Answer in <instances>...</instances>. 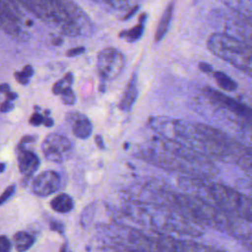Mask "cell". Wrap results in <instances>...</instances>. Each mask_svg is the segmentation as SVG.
<instances>
[{
    "label": "cell",
    "instance_id": "cell-1",
    "mask_svg": "<svg viewBox=\"0 0 252 252\" xmlns=\"http://www.w3.org/2000/svg\"><path fill=\"white\" fill-rule=\"evenodd\" d=\"M150 124L163 138L182 143L209 158L235 163L244 170H251L250 149L218 128L165 117H155Z\"/></svg>",
    "mask_w": 252,
    "mask_h": 252
},
{
    "label": "cell",
    "instance_id": "cell-2",
    "mask_svg": "<svg viewBox=\"0 0 252 252\" xmlns=\"http://www.w3.org/2000/svg\"><path fill=\"white\" fill-rule=\"evenodd\" d=\"M134 155L151 164L182 173L186 177L210 180L219 173V168L208 157L182 143L163 137L138 145Z\"/></svg>",
    "mask_w": 252,
    "mask_h": 252
},
{
    "label": "cell",
    "instance_id": "cell-3",
    "mask_svg": "<svg viewBox=\"0 0 252 252\" xmlns=\"http://www.w3.org/2000/svg\"><path fill=\"white\" fill-rule=\"evenodd\" d=\"M20 4L46 24L58 27L68 36L80 35L91 26L85 12L71 1L32 0L21 1Z\"/></svg>",
    "mask_w": 252,
    "mask_h": 252
},
{
    "label": "cell",
    "instance_id": "cell-4",
    "mask_svg": "<svg viewBox=\"0 0 252 252\" xmlns=\"http://www.w3.org/2000/svg\"><path fill=\"white\" fill-rule=\"evenodd\" d=\"M125 205L127 214L138 222L173 232L191 233L197 230L189 219L172 207L129 200Z\"/></svg>",
    "mask_w": 252,
    "mask_h": 252
},
{
    "label": "cell",
    "instance_id": "cell-5",
    "mask_svg": "<svg viewBox=\"0 0 252 252\" xmlns=\"http://www.w3.org/2000/svg\"><path fill=\"white\" fill-rule=\"evenodd\" d=\"M209 50L238 70L251 75L252 53L250 45L227 33L215 32L207 41Z\"/></svg>",
    "mask_w": 252,
    "mask_h": 252
},
{
    "label": "cell",
    "instance_id": "cell-6",
    "mask_svg": "<svg viewBox=\"0 0 252 252\" xmlns=\"http://www.w3.org/2000/svg\"><path fill=\"white\" fill-rule=\"evenodd\" d=\"M74 145L69 138L58 133L48 134L42 144L41 152L48 161L61 163L69 159L73 154Z\"/></svg>",
    "mask_w": 252,
    "mask_h": 252
},
{
    "label": "cell",
    "instance_id": "cell-7",
    "mask_svg": "<svg viewBox=\"0 0 252 252\" xmlns=\"http://www.w3.org/2000/svg\"><path fill=\"white\" fill-rule=\"evenodd\" d=\"M125 66V57L114 47H105L97 55L96 67L100 78L111 81L117 78Z\"/></svg>",
    "mask_w": 252,
    "mask_h": 252
},
{
    "label": "cell",
    "instance_id": "cell-8",
    "mask_svg": "<svg viewBox=\"0 0 252 252\" xmlns=\"http://www.w3.org/2000/svg\"><path fill=\"white\" fill-rule=\"evenodd\" d=\"M22 19L23 14L15 3L0 1V29L18 40L28 38V34L21 27Z\"/></svg>",
    "mask_w": 252,
    "mask_h": 252
},
{
    "label": "cell",
    "instance_id": "cell-9",
    "mask_svg": "<svg viewBox=\"0 0 252 252\" xmlns=\"http://www.w3.org/2000/svg\"><path fill=\"white\" fill-rule=\"evenodd\" d=\"M206 94L210 97L212 101H215V103H217L219 106L227 110L238 119L244 122L246 121L248 124H250L252 113L249 106L213 89H207Z\"/></svg>",
    "mask_w": 252,
    "mask_h": 252
},
{
    "label": "cell",
    "instance_id": "cell-10",
    "mask_svg": "<svg viewBox=\"0 0 252 252\" xmlns=\"http://www.w3.org/2000/svg\"><path fill=\"white\" fill-rule=\"evenodd\" d=\"M61 177L54 170H44L37 174L32 182V191L39 197L49 196L59 190Z\"/></svg>",
    "mask_w": 252,
    "mask_h": 252
},
{
    "label": "cell",
    "instance_id": "cell-11",
    "mask_svg": "<svg viewBox=\"0 0 252 252\" xmlns=\"http://www.w3.org/2000/svg\"><path fill=\"white\" fill-rule=\"evenodd\" d=\"M67 121L69 122L71 131L75 137L86 140L92 135L93 124L85 114L80 112H70L67 114Z\"/></svg>",
    "mask_w": 252,
    "mask_h": 252
},
{
    "label": "cell",
    "instance_id": "cell-12",
    "mask_svg": "<svg viewBox=\"0 0 252 252\" xmlns=\"http://www.w3.org/2000/svg\"><path fill=\"white\" fill-rule=\"evenodd\" d=\"M18 164L21 173L29 178L38 168L39 158L33 152L27 150L23 145L19 144Z\"/></svg>",
    "mask_w": 252,
    "mask_h": 252
},
{
    "label": "cell",
    "instance_id": "cell-13",
    "mask_svg": "<svg viewBox=\"0 0 252 252\" xmlns=\"http://www.w3.org/2000/svg\"><path fill=\"white\" fill-rule=\"evenodd\" d=\"M73 83V74L71 72H68L65 74V76L57 81L53 87L52 92L54 94L61 95L63 103L67 105H72L76 102V95L71 88Z\"/></svg>",
    "mask_w": 252,
    "mask_h": 252
},
{
    "label": "cell",
    "instance_id": "cell-14",
    "mask_svg": "<svg viewBox=\"0 0 252 252\" xmlns=\"http://www.w3.org/2000/svg\"><path fill=\"white\" fill-rule=\"evenodd\" d=\"M138 96V78H137V72L133 73L126 89L123 93V95L121 97L119 107L122 111L129 112L131 111L136 99Z\"/></svg>",
    "mask_w": 252,
    "mask_h": 252
},
{
    "label": "cell",
    "instance_id": "cell-15",
    "mask_svg": "<svg viewBox=\"0 0 252 252\" xmlns=\"http://www.w3.org/2000/svg\"><path fill=\"white\" fill-rule=\"evenodd\" d=\"M173 8H174V3H169L166 6V8L164 9V11L159 19L158 26L156 33H155L156 41H160L162 39V37L165 35V33L167 32L170 22H171V18H172Z\"/></svg>",
    "mask_w": 252,
    "mask_h": 252
},
{
    "label": "cell",
    "instance_id": "cell-16",
    "mask_svg": "<svg viewBox=\"0 0 252 252\" xmlns=\"http://www.w3.org/2000/svg\"><path fill=\"white\" fill-rule=\"evenodd\" d=\"M146 20H147V14L144 13V14L141 15V17L139 19L138 25H136L135 27H133V28H131L129 30L122 31L119 33V36L121 38L125 39L126 41H129V42H134V41L138 40L143 35Z\"/></svg>",
    "mask_w": 252,
    "mask_h": 252
},
{
    "label": "cell",
    "instance_id": "cell-17",
    "mask_svg": "<svg viewBox=\"0 0 252 252\" xmlns=\"http://www.w3.org/2000/svg\"><path fill=\"white\" fill-rule=\"evenodd\" d=\"M50 207L57 213L66 214L73 209L74 202L71 196L65 193H61L50 201Z\"/></svg>",
    "mask_w": 252,
    "mask_h": 252
},
{
    "label": "cell",
    "instance_id": "cell-18",
    "mask_svg": "<svg viewBox=\"0 0 252 252\" xmlns=\"http://www.w3.org/2000/svg\"><path fill=\"white\" fill-rule=\"evenodd\" d=\"M34 242V237L27 231H18L13 236V243L18 252H26Z\"/></svg>",
    "mask_w": 252,
    "mask_h": 252
},
{
    "label": "cell",
    "instance_id": "cell-19",
    "mask_svg": "<svg viewBox=\"0 0 252 252\" xmlns=\"http://www.w3.org/2000/svg\"><path fill=\"white\" fill-rule=\"evenodd\" d=\"M213 75H214V78H215L217 84L222 90L227 91V92H233L237 89V83L234 82L225 73H223L221 71H215L213 73Z\"/></svg>",
    "mask_w": 252,
    "mask_h": 252
},
{
    "label": "cell",
    "instance_id": "cell-20",
    "mask_svg": "<svg viewBox=\"0 0 252 252\" xmlns=\"http://www.w3.org/2000/svg\"><path fill=\"white\" fill-rule=\"evenodd\" d=\"M33 75V69L31 65H26L22 71H18L15 73V78L16 80L22 84V85H27L29 83L30 78Z\"/></svg>",
    "mask_w": 252,
    "mask_h": 252
},
{
    "label": "cell",
    "instance_id": "cell-21",
    "mask_svg": "<svg viewBox=\"0 0 252 252\" xmlns=\"http://www.w3.org/2000/svg\"><path fill=\"white\" fill-rule=\"evenodd\" d=\"M15 189H16L15 185H10L9 187H7L5 189V191L0 195V205L7 202L13 196V194L15 192Z\"/></svg>",
    "mask_w": 252,
    "mask_h": 252
},
{
    "label": "cell",
    "instance_id": "cell-22",
    "mask_svg": "<svg viewBox=\"0 0 252 252\" xmlns=\"http://www.w3.org/2000/svg\"><path fill=\"white\" fill-rule=\"evenodd\" d=\"M12 248L11 241L5 235H0V252H10Z\"/></svg>",
    "mask_w": 252,
    "mask_h": 252
},
{
    "label": "cell",
    "instance_id": "cell-23",
    "mask_svg": "<svg viewBox=\"0 0 252 252\" xmlns=\"http://www.w3.org/2000/svg\"><path fill=\"white\" fill-rule=\"evenodd\" d=\"M43 120H44V117L40 114V113H33L31 118H30V123L34 125V126H38L40 124H43Z\"/></svg>",
    "mask_w": 252,
    "mask_h": 252
},
{
    "label": "cell",
    "instance_id": "cell-24",
    "mask_svg": "<svg viewBox=\"0 0 252 252\" xmlns=\"http://www.w3.org/2000/svg\"><path fill=\"white\" fill-rule=\"evenodd\" d=\"M83 52H85V47H84V46H78V47L69 49V50L66 52V54H67V56H69V57H74V56H77V55L82 54Z\"/></svg>",
    "mask_w": 252,
    "mask_h": 252
},
{
    "label": "cell",
    "instance_id": "cell-25",
    "mask_svg": "<svg viewBox=\"0 0 252 252\" xmlns=\"http://www.w3.org/2000/svg\"><path fill=\"white\" fill-rule=\"evenodd\" d=\"M13 108V103L10 100H6L0 105V111L2 112H8Z\"/></svg>",
    "mask_w": 252,
    "mask_h": 252
},
{
    "label": "cell",
    "instance_id": "cell-26",
    "mask_svg": "<svg viewBox=\"0 0 252 252\" xmlns=\"http://www.w3.org/2000/svg\"><path fill=\"white\" fill-rule=\"evenodd\" d=\"M199 68L205 72V73H210V72H213V67L209 64V63H206V62H200L199 63Z\"/></svg>",
    "mask_w": 252,
    "mask_h": 252
},
{
    "label": "cell",
    "instance_id": "cell-27",
    "mask_svg": "<svg viewBox=\"0 0 252 252\" xmlns=\"http://www.w3.org/2000/svg\"><path fill=\"white\" fill-rule=\"evenodd\" d=\"M94 142H95L97 148H99L100 150H104L105 149V146H104V143H103V139H102V137L100 135H98V134L95 135Z\"/></svg>",
    "mask_w": 252,
    "mask_h": 252
},
{
    "label": "cell",
    "instance_id": "cell-28",
    "mask_svg": "<svg viewBox=\"0 0 252 252\" xmlns=\"http://www.w3.org/2000/svg\"><path fill=\"white\" fill-rule=\"evenodd\" d=\"M51 228L52 229H54V230H57V231H62V224L61 223H59V222H57V221H53V222H51Z\"/></svg>",
    "mask_w": 252,
    "mask_h": 252
},
{
    "label": "cell",
    "instance_id": "cell-29",
    "mask_svg": "<svg viewBox=\"0 0 252 252\" xmlns=\"http://www.w3.org/2000/svg\"><path fill=\"white\" fill-rule=\"evenodd\" d=\"M53 120L50 118V117H45L44 120H43V124L46 126V127H51L53 125Z\"/></svg>",
    "mask_w": 252,
    "mask_h": 252
},
{
    "label": "cell",
    "instance_id": "cell-30",
    "mask_svg": "<svg viewBox=\"0 0 252 252\" xmlns=\"http://www.w3.org/2000/svg\"><path fill=\"white\" fill-rule=\"evenodd\" d=\"M9 91H10V88H9V86H8L7 84H2V85H0V93L6 94V93H8Z\"/></svg>",
    "mask_w": 252,
    "mask_h": 252
},
{
    "label": "cell",
    "instance_id": "cell-31",
    "mask_svg": "<svg viewBox=\"0 0 252 252\" xmlns=\"http://www.w3.org/2000/svg\"><path fill=\"white\" fill-rule=\"evenodd\" d=\"M60 252H71V251L67 248L66 245H64V246H62V248L60 249Z\"/></svg>",
    "mask_w": 252,
    "mask_h": 252
},
{
    "label": "cell",
    "instance_id": "cell-32",
    "mask_svg": "<svg viewBox=\"0 0 252 252\" xmlns=\"http://www.w3.org/2000/svg\"><path fill=\"white\" fill-rule=\"evenodd\" d=\"M5 169V163H0V173L3 172Z\"/></svg>",
    "mask_w": 252,
    "mask_h": 252
}]
</instances>
